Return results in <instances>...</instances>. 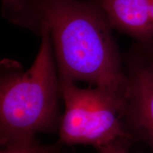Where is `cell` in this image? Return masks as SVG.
I'll return each mask as SVG.
<instances>
[{
    "label": "cell",
    "mask_w": 153,
    "mask_h": 153,
    "mask_svg": "<svg viewBox=\"0 0 153 153\" xmlns=\"http://www.w3.org/2000/svg\"><path fill=\"white\" fill-rule=\"evenodd\" d=\"M41 44L26 71L14 61L1 62L0 142L1 146L35 138L36 134L60 130V80L51 38L38 33Z\"/></svg>",
    "instance_id": "2"
},
{
    "label": "cell",
    "mask_w": 153,
    "mask_h": 153,
    "mask_svg": "<svg viewBox=\"0 0 153 153\" xmlns=\"http://www.w3.org/2000/svg\"><path fill=\"white\" fill-rule=\"evenodd\" d=\"M65 102L59 133L61 145H89L97 149L118 139L133 140L125 121L126 97L94 87L80 88L60 79Z\"/></svg>",
    "instance_id": "3"
},
{
    "label": "cell",
    "mask_w": 153,
    "mask_h": 153,
    "mask_svg": "<svg viewBox=\"0 0 153 153\" xmlns=\"http://www.w3.org/2000/svg\"><path fill=\"white\" fill-rule=\"evenodd\" d=\"M123 57L126 126L153 150V43H138Z\"/></svg>",
    "instance_id": "4"
},
{
    "label": "cell",
    "mask_w": 153,
    "mask_h": 153,
    "mask_svg": "<svg viewBox=\"0 0 153 153\" xmlns=\"http://www.w3.org/2000/svg\"><path fill=\"white\" fill-rule=\"evenodd\" d=\"M60 145H42L33 138L3 146L0 153H60Z\"/></svg>",
    "instance_id": "6"
},
{
    "label": "cell",
    "mask_w": 153,
    "mask_h": 153,
    "mask_svg": "<svg viewBox=\"0 0 153 153\" xmlns=\"http://www.w3.org/2000/svg\"><path fill=\"white\" fill-rule=\"evenodd\" d=\"M114 29L153 43V0H94Z\"/></svg>",
    "instance_id": "5"
},
{
    "label": "cell",
    "mask_w": 153,
    "mask_h": 153,
    "mask_svg": "<svg viewBox=\"0 0 153 153\" xmlns=\"http://www.w3.org/2000/svg\"><path fill=\"white\" fill-rule=\"evenodd\" d=\"M131 141L118 139L97 149L99 153H128L129 143Z\"/></svg>",
    "instance_id": "7"
},
{
    "label": "cell",
    "mask_w": 153,
    "mask_h": 153,
    "mask_svg": "<svg viewBox=\"0 0 153 153\" xmlns=\"http://www.w3.org/2000/svg\"><path fill=\"white\" fill-rule=\"evenodd\" d=\"M5 19L51 38L60 79L126 97L127 76L113 28L94 0H1Z\"/></svg>",
    "instance_id": "1"
}]
</instances>
